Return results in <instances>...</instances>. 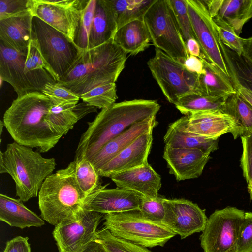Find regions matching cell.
Returning <instances> with one entry per match:
<instances>
[{"label": "cell", "instance_id": "28", "mask_svg": "<svg viewBox=\"0 0 252 252\" xmlns=\"http://www.w3.org/2000/svg\"><path fill=\"white\" fill-rule=\"evenodd\" d=\"M219 41L233 86L241 87L252 95V63L243 55L226 47L220 39Z\"/></svg>", "mask_w": 252, "mask_h": 252}, {"label": "cell", "instance_id": "37", "mask_svg": "<svg viewBox=\"0 0 252 252\" xmlns=\"http://www.w3.org/2000/svg\"><path fill=\"white\" fill-rule=\"evenodd\" d=\"M97 0H89L83 11L74 42L82 51L89 49V37Z\"/></svg>", "mask_w": 252, "mask_h": 252}, {"label": "cell", "instance_id": "30", "mask_svg": "<svg viewBox=\"0 0 252 252\" xmlns=\"http://www.w3.org/2000/svg\"><path fill=\"white\" fill-rule=\"evenodd\" d=\"M231 95L212 96L192 93L180 98L175 104L176 108L185 116L214 110H223Z\"/></svg>", "mask_w": 252, "mask_h": 252}, {"label": "cell", "instance_id": "1", "mask_svg": "<svg viewBox=\"0 0 252 252\" xmlns=\"http://www.w3.org/2000/svg\"><path fill=\"white\" fill-rule=\"evenodd\" d=\"M53 105L41 92L31 91L17 97L3 117L4 126L14 141L41 153L53 148L63 136L46 119Z\"/></svg>", "mask_w": 252, "mask_h": 252}, {"label": "cell", "instance_id": "5", "mask_svg": "<svg viewBox=\"0 0 252 252\" xmlns=\"http://www.w3.org/2000/svg\"><path fill=\"white\" fill-rule=\"evenodd\" d=\"M75 163L57 170L43 182L38 193L41 218L56 226L76 218L86 199L75 175Z\"/></svg>", "mask_w": 252, "mask_h": 252}, {"label": "cell", "instance_id": "45", "mask_svg": "<svg viewBox=\"0 0 252 252\" xmlns=\"http://www.w3.org/2000/svg\"><path fill=\"white\" fill-rule=\"evenodd\" d=\"M27 237L17 236L7 242L3 252H31Z\"/></svg>", "mask_w": 252, "mask_h": 252}, {"label": "cell", "instance_id": "36", "mask_svg": "<svg viewBox=\"0 0 252 252\" xmlns=\"http://www.w3.org/2000/svg\"><path fill=\"white\" fill-rule=\"evenodd\" d=\"M95 240L108 252H153L146 247L114 236L105 228L96 231Z\"/></svg>", "mask_w": 252, "mask_h": 252}, {"label": "cell", "instance_id": "8", "mask_svg": "<svg viewBox=\"0 0 252 252\" xmlns=\"http://www.w3.org/2000/svg\"><path fill=\"white\" fill-rule=\"evenodd\" d=\"M32 39L55 74L58 82L82 52L64 34L35 16L32 20Z\"/></svg>", "mask_w": 252, "mask_h": 252}, {"label": "cell", "instance_id": "10", "mask_svg": "<svg viewBox=\"0 0 252 252\" xmlns=\"http://www.w3.org/2000/svg\"><path fill=\"white\" fill-rule=\"evenodd\" d=\"M245 212L236 207L227 206L212 213L200 236L203 252H237Z\"/></svg>", "mask_w": 252, "mask_h": 252}, {"label": "cell", "instance_id": "3", "mask_svg": "<svg viewBox=\"0 0 252 252\" xmlns=\"http://www.w3.org/2000/svg\"><path fill=\"white\" fill-rule=\"evenodd\" d=\"M127 55L113 39L82 51L69 70L56 83L80 97L97 86L115 83L125 68Z\"/></svg>", "mask_w": 252, "mask_h": 252}, {"label": "cell", "instance_id": "13", "mask_svg": "<svg viewBox=\"0 0 252 252\" xmlns=\"http://www.w3.org/2000/svg\"><path fill=\"white\" fill-rule=\"evenodd\" d=\"M104 214L82 208L75 218L55 226L53 236L60 252H82L96 239V228Z\"/></svg>", "mask_w": 252, "mask_h": 252}, {"label": "cell", "instance_id": "27", "mask_svg": "<svg viewBox=\"0 0 252 252\" xmlns=\"http://www.w3.org/2000/svg\"><path fill=\"white\" fill-rule=\"evenodd\" d=\"M113 40L126 52L133 55L144 51L151 41L143 19L134 20L118 29Z\"/></svg>", "mask_w": 252, "mask_h": 252}, {"label": "cell", "instance_id": "43", "mask_svg": "<svg viewBox=\"0 0 252 252\" xmlns=\"http://www.w3.org/2000/svg\"><path fill=\"white\" fill-rule=\"evenodd\" d=\"M243 152L240 165L248 183L252 177V133L241 137Z\"/></svg>", "mask_w": 252, "mask_h": 252}, {"label": "cell", "instance_id": "7", "mask_svg": "<svg viewBox=\"0 0 252 252\" xmlns=\"http://www.w3.org/2000/svg\"><path fill=\"white\" fill-rule=\"evenodd\" d=\"M143 20L155 48L183 63L189 55L170 0H155Z\"/></svg>", "mask_w": 252, "mask_h": 252}, {"label": "cell", "instance_id": "25", "mask_svg": "<svg viewBox=\"0 0 252 252\" xmlns=\"http://www.w3.org/2000/svg\"><path fill=\"white\" fill-rule=\"evenodd\" d=\"M117 25L108 0H97L89 37V49L114 38Z\"/></svg>", "mask_w": 252, "mask_h": 252}, {"label": "cell", "instance_id": "39", "mask_svg": "<svg viewBox=\"0 0 252 252\" xmlns=\"http://www.w3.org/2000/svg\"><path fill=\"white\" fill-rule=\"evenodd\" d=\"M41 92L47 96L54 105L66 103L77 104L80 98L67 88L56 83L46 84Z\"/></svg>", "mask_w": 252, "mask_h": 252}, {"label": "cell", "instance_id": "44", "mask_svg": "<svg viewBox=\"0 0 252 252\" xmlns=\"http://www.w3.org/2000/svg\"><path fill=\"white\" fill-rule=\"evenodd\" d=\"M30 4V0H0V19L29 11Z\"/></svg>", "mask_w": 252, "mask_h": 252}, {"label": "cell", "instance_id": "15", "mask_svg": "<svg viewBox=\"0 0 252 252\" xmlns=\"http://www.w3.org/2000/svg\"><path fill=\"white\" fill-rule=\"evenodd\" d=\"M107 185L88 196L83 208L103 214L139 210L144 198L141 194L129 190L116 188L105 189Z\"/></svg>", "mask_w": 252, "mask_h": 252}, {"label": "cell", "instance_id": "26", "mask_svg": "<svg viewBox=\"0 0 252 252\" xmlns=\"http://www.w3.org/2000/svg\"><path fill=\"white\" fill-rule=\"evenodd\" d=\"M21 200L0 194V220L11 226L23 229L44 224L43 220L27 208Z\"/></svg>", "mask_w": 252, "mask_h": 252}, {"label": "cell", "instance_id": "6", "mask_svg": "<svg viewBox=\"0 0 252 252\" xmlns=\"http://www.w3.org/2000/svg\"><path fill=\"white\" fill-rule=\"evenodd\" d=\"M104 228L115 237L146 248L163 247L176 234L162 222L145 218L139 210L104 214Z\"/></svg>", "mask_w": 252, "mask_h": 252}, {"label": "cell", "instance_id": "42", "mask_svg": "<svg viewBox=\"0 0 252 252\" xmlns=\"http://www.w3.org/2000/svg\"><path fill=\"white\" fill-rule=\"evenodd\" d=\"M216 29L220 41L229 49L242 55V38L236 34L234 30L228 26L217 25Z\"/></svg>", "mask_w": 252, "mask_h": 252}, {"label": "cell", "instance_id": "32", "mask_svg": "<svg viewBox=\"0 0 252 252\" xmlns=\"http://www.w3.org/2000/svg\"><path fill=\"white\" fill-rule=\"evenodd\" d=\"M155 0H109L117 25L118 29L144 15Z\"/></svg>", "mask_w": 252, "mask_h": 252}, {"label": "cell", "instance_id": "52", "mask_svg": "<svg viewBox=\"0 0 252 252\" xmlns=\"http://www.w3.org/2000/svg\"><path fill=\"white\" fill-rule=\"evenodd\" d=\"M0 137H1V134H2V129H3V127L4 126V123H3V121L0 120Z\"/></svg>", "mask_w": 252, "mask_h": 252}, {"label": "cell", "instance_id": "23", "mask_svg": "<svg viewBox=\"0 0 252 252\" xmlns=\"http://www.w3.org/2000/svg\"><path fill=\"white\" fill-rule=\"evenodd\" d=\"M33 17L29 10L0 19V42L19 53L27 54L32 38Z\"/></svg>", "mask_w": 252, "mask_h": 252}, {"label": "cell", "instance_id": "31", "mask_svg": "<svg viewBox=\"0 0 252 252\" xmlns=\"http://www.w3.org/2000/svg\"><path fill=\"white\" fill-rule=\"evenodd\" d=\"M223 111L237 121L236 129L232 134L234 139L252 133V106L238 92L229 97Z\"/></svg>", "mask_w": 252, "mask_h": 252}, {"label": "cell", "instance_id": "14", "mask_svg": "<svg viewBox=\"0 0 252 252\" xmlns=\"http://www.w3.org/2000/svg\"><path fill=\"white\" fill-rule=\"evenodd\" d=\"M164 216L162 223L185 239L202 232L208 218L204 210L192 202L184 199L163 198Z\"/></svg>", "mask_w": 252, "mask_h": 252}, {"label": "cell", "instance_id": "41", "mask_svg": "<svg viewBox=\"0 0 252 252\" xmlns=\"http://www.w3.org/2000/svg\"><path fill=\"white\" fill-rule=\"evenodd\" d=\"M237 252H252V212H245L240 227Z\"/></svg>", "mask_w": 252, "mask_h": 252}, {"label": "cell", "instance_id": "29", "mask_svg": "<svg viewBox=\"0 0 252 252\" xmlns=\"http://www.w3.org/2000/svg\"><path fill=\"white\" fill-rule=\"evenodd\" d=\"M204 72L198 75V93L212 96L232 95L236 91L232 83L225 78L205 59H201Z\"/></svg>", "mask_w": 252, "mask_h": 252}, {"label": "cell", "instance_id": "35", "mask_svg": "<svg viewBox=\"0 0 252 252\" xmlns=\"http://www.w3.org/2000/svg\"><path fill=\"white\" fill-rule=\"evenodd\" d=\"M117 98L115 83L97 86L80 96L83 102L101 109L115 103Z\"/></svg>", "mask_w": 252, "mask_h": 252}, {"label": "cell", "instance_id": "51", "mask_svg": "<svg viewBox=\"0 0 252 252\" xmlns=\"http://www.w3.org/2000/svg\"><path fill=\"white\" fill-rule=\"evenodd\" d=\"M248 186H247V189H248V191L250 195V199H252V177L250 180L247 183Z\"/></svg>", "mask_w": 252, "mask_h": 252}, {"label": "cell", "instance_id": "19", "mask_svg": "<svg viewBox=\"0 0 252 252\" xmlns=\"http://www.w3.org/2000/svg\"><path fill=\"white\" fill-rule=\"evenodd\" d=\"M110 178L117 188L137 192L145 198L158 196L161 177L148 163L114 174Z\"/></svg>", "mask_w": 252, "mask_h": 252}, {"label": "cell", "instance_id": "16", "mask_svg": "<svg viewBox=\"0 0 252 252\" xmlns=\"http://www.w3.org/2000/svg\"><path fill=\"white\" fill-rule=\"evenodd\" d=\"M210 154L197 149L174 148L165 146L163 157L169 173L180 181L200 176L211 158Z\"/></svg>", "mask_w": 252, "mask_h": 252}, {"label": "cell", "instance_id": "22", "mask_svg": "<svg viewBox=\"0 0 252 252\" xmlns=\"http://www.w3.org/2000/svg\"><path fill=\"white\" fill-rule=\"evenodd\" d=\"M27 54L21 53L0 42V79L10 84L17 97L31 91H35L24 72Z\"/></svg>", "mask_w": 252, "mask_h": 252}, {"label": "cell", "instance_id": "40", "mask_svg": "<svg viewBox=\"0 0 252 252\" xmlns=\"http://www.w3.org/2000/svg\"><path fill=\"white\" fill-rule=\"evenodd\" d=\"M163 198L158 196L153 198L144 197L139 211L145 218L154 221L162 222L165 213Z\"/></svg>", "mask_w": 252, "mask_h": 252}, {"label": "cell", "instance_id": "11", "mask_svg": "<svg viewBox=\"0 0 252 252\" xmlns=\"http://www.w3.org/2000/svg\"><path fill=\"white\" fill-rule=\"evenodd\" d=\"M187 2L195 38L200 46L204 59L231 82L230 74L220 49L216 24L206 5L202 0H187Z\"/></svg>", "mask_w": 252, "mask_h": 252}, {"label": "cell", "instance_id": "21", "mask_svg": "<svg viewBox=\"0 0 252 252\" xmlns=\"http://www.w3.org/2000/svg\"><path fill=\"white\" fill-rule=\"evenodd\" d=\"M156 116L134 124L107 142L88 159L97 172L136 139L146 132L153 129L157 124Z\"/></svg>", "mask_w": 252, "mask_h": 252}, {"label": "cell", "instance_id": "48", "mask_svg": "<svg viewBox=\"0 0 252 252\" xmlns=\"http://www.w3.org/2000/svg\"><path fill=\"white\" fill-rule=\"evenodd\" d=\"M242 54L245 58L252 63V37L248 38H242Z\"/></svg>", "mask_w": 252, "mask_h": 252}, {"label": "cell", "instance_id": "12", "mask_svg": "<svg viewBox=\"0 0 252 252\" xmlns=\"http://www.w3.org/2000/svg\"><path fill=\"white\" fill-rule=\"evenodd\" d=\"M89 0H30L34 16L74 41L81 18Z\"/></svg>", "mask_w": 252, "mask_h": 252}, {"label": "cell", "instance_id": "24", "mask_svg": "<svg viewBox=\"0 0 252 252\" xmlns=\"http://www.w3.org/2000/svg\"><path fill=\"white\" fill-rule=\"evenodd\" d=\"M188 116H185L170 124L164 136L165 146L174 148L197 149L211 153L218 148V139L203 137L186 130Z\"/></svg>", "mask_w": 252, "mask_h": 252}, {"label": "cell", "instance_id": "46", "mask_svg": "<svg viewBox=\"0 0 252 252\" xmlns=\"http://www.w3.org/2000/svg\"><path fill=\"white\" fill-rule=\"evenodd\" d=\"M185 68L189 72L201 75L204 72L202 60L198 57L189 55L183 63Z\"/></svg>", "mask_w": 252, "mask_h": 252}, {"label": "cell", "instance_id": "2", "mask_svg": "<svg viewBox=\"0 0 252 252\" xmlns=\"http://www.w3.org/2000/svg\"><path fill=\"white\" fill-rule=\"evenodd\" d=\"M160 108L157 100L133 99L115 103L104 108L92 122L80 139L75 161L89 159L107 142L134 124L156 116Z\"/></svg>", "mask_w": 252, "mask_h": 252}, {"label": "cell", "instance_id": "18", "mask_svg": "<svg viewBox=\"0 0 252 252\" xmlns=\"http://www.w3.org/2000/svg\"><path fill=\"white\" fill-rule=\"evenodd\" d=\"M153 130L143 134L122 151L98 172L100 177H110L114 174L146 164L153 141Z\"/></svg>", "mask_w": 252, "mask_h": 252}, {"label": "cell", "instance_id": "9", "mask_svg": "<svg viewBox=\"0 0 252 252\" xmlns=\"http://www.w3.org/2000/svg\"><path fill=\"white\" fill-rule=\"evenodd\" d=\"M152 75L167 100L175 104L183 96L198 93V75L188 71L181 62L155 48L147 62Z\"/></svg>", "mask_w": 252, "mask_h": 252}, {"label": "cell", "instance_id": "38", "mask_svg": "<svg viewBox=\"0 0 252 252\" xmlns=\"http://www.w3.org/2000/svg\"><path fill=\"white\" fill-rule=\"evenodd\" d=\"M184 40L195 38L190 19L188 13L187 0H170Z\"/></svg>", "mask_w": 252, "mask_h": 252}, {"label": "cell", "instance_id": "47", "mask_svg": "<svg viewBox=\"0 0 252 252\" xmlns=\"http://www.w3.org/2000/svg\"><path fill=\"white\" fill-rule=\"evenodd\" d=\"M188 52L189 55L204 58L200 46L195 38H190L186 42Z\"/></svg>", "mask_w": 252, "mask_h": 252}, {"label": "cell", "instance_id": "17", "mask_svg": "<svg viewBox=\"0 0 252 252\" xmlns=\"http://www.w3.org/2000/svg\"><path fill=\"white\" fill-rule=\"evenodd\" d=\"M218 26L233 28L239 36L245 24L252 18V0H203Z\"/></svg>", "mask_w": 252, "mask_h": 252}, {"label": "cell", "instance_id": "49", "mask_svg": "<svg viewBox=\"0 0 252 252\" xmlns=\"http://www.w3.org/2000/svg\"><path fill=\"white\" fill-rule=\"evenodd\" d=\"M82 252H108L103 245L96 240L91 242Z\"/></svg>", "mask_w": 252, "mask_h": 252}, {"label": "cell", "instance_id": "50", "mask_svg": "<svg viewBox=\"0 0 252 252\" xmlns=\"http://www.w3.org/2000/svg\"><path fill=\"white\" fill-rule=\"evenodd\" d=\"M240 95L252 106V95L245 89L240 87H234Z\"/></svg>", "mask_w": 252, "mask_h": 252}, {"label": "cell", "instance_id": "4", "mask_svg": "<svg viewBox=\"0 0 252 252\" xmlns=\"http://www.w3.org/2000/svg\"><path fill=\"white\" fill-rule=\"evenodd\" d=\"M56 166L54 158L43 157L32 148L14 141L0 151V173L10 175L15 184L16 195L23 202L37 197L45 179Z\"/></svg>", "mask_w": 252, "mask_h": 252}, {"label": "cell", "instance_id": "20", "mask_svg": "<svg viewBox=\"0 0 252 252\" xmlns=\"http://www.w3.org/2000/svg\"><path fill=\"white\" fill-rule=\"evenodd\" d=\"M188 116L186 130L208 139H217L227 133L232 134L237 126L234 117L220 110L197 112Z\"/></svg>", "mask_w": 252, "mask_h": 252}, {"label": "cell", "instance_id": "33", "mask_svg": "<svg viewBox=\"0 0 252 252\" xmlns=\"http://www.w3.org/2000/svg\"><path fill=\"white\" fill-rule=\"evenodd\" d=\"M76 104L66 103L51 106L46 119L55 132L65 135L82 118L75 109Z\"/></svg>", "mask_w": 252, "mask_h": 252}, {"label": "cell", "instance_id": "34", "mask_svg": "<svg viewBox=\"0 0 252 252\" xmlns=\"http://www.w3.org/2000/svg\"><path fill=\"white\" fill-rule=\"evenodd\" d=\"M75 163V175L77 184L84 196L90 194L101 188L100 177L92 163L82 158Z\"/></svg>", "mask_w": 252, "mask_h": 252}]
</instances>
